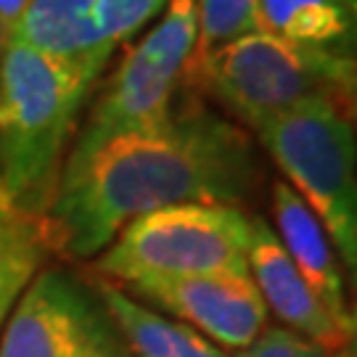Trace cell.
Returning <instances> with one entry per match:
<instances>
[{
	"mask_svg": "<svg viewBox=\"0 0 357 357\" xmlns=\"http://www.w3.org/2000/svg\"><path fill=\"white\" fill-rule=\"evenodd\" d=\"M252 217L233 204H175L135 217L96 259L106 281L249 275Z\"/></svg>",
	"mask_w": 357,
	"mask_h": 357,
	"instance_id": "5b68a950",
	"label": "cell"
},
{
	"mask_svg": "<svg viewBox=\"0 0 357 357\" xmlns=\"http://www.w3.org/2000/svg\"><path fill=\"white\" fill-rule=\"evenodd\" d=\"M355 75L357 61L257 29L185 72L180 85L220 101L246 128L257 130L315 96L347 101Z\"/></svg>",
	"mask_w": 357,
	"mask_h": 357,
	"instance_id": "277c9868",
	"label": "cell"
},
{
	"mask_svg": "<svg viewBox=\"0 0 357 357\" xmlns=\"http://www.w3.org/2000/svg\"><path fill=\"white\" fill-rule=\"evenodd\" d=\"M347 112L352 116V122H355V130H357V75L352 79V88L347 93Z\"/></svg>",
	"mask_w": 357,
	"mask_h": 357,
	"instance_id": "d6986e66",
	"label": "cell"
},
{
	"mask_svg": "<svg viewBox=\"0 0 357 357\" xmlns=\"http://www.w3.org/2000/svg\"><path fill=\"white\" fill-rule=\"evenodd\" d=\"M249 275L259 289L268 312L315 344L342 349L344 328L326 312L318 296L294 268L291 257L286 255L275 230L265 217H252V243H249Z\"/></svg>",
	"mask_w": 357,
	"mask_h": 357,
	"instance_id": "9c48e42d",
	"label": "cell"
},
{
	"mask_svg": "<svg viewBox=\"0 0 357 357\" xmlns=\"http://www.w3.org/2000/svg\"><path fill=\"white\" fill-rule=\"evenodd\" d=\"M259 22L275 38L357 61V13L344 0H259Z\"/></svg>",
	"mask_w": 357,
	"mask_h": 357,
	"instance_id": "4fadbf2b",
	"label": "cell"
},
{
	"mask_svg": "<svg viewBox=\"0 0 357 357\" xmlns=\"http://www.w3.org/2000/svg\"><path fill=\"white\" fill-rule=\"evenodd\" d=\"M339 357H357V307L349 310V320H347V331H344V344L339 349Z\"/></svg>",
	"mask_w": 357,
	"mask_h": 357,
	"instance_id": "ac0fdd59",
	"label": "cell"
},
{
	"mask_svg": "<svg viewBox=\"0 0 357 357\" xmlns=\"http://www.w3.org/2000/svg\"><path fill=\"white\" fill-rule=\"evenodd\" d=\"M196 40V0H167L162 22L125 56L90 112L64 167L128 132L162 125L172 114V96L183 82Z\"/></svg>",
	"mask_w": 357,
	"mask_h": 357,
	"instance_id": "8992f818",
	"label": "cell"
},
{
	"mask_svg": "<svg viewBox=\"0 0 357 357\" xmlns=\"http://www.w3.org/2000/svg\"><path fill=\"white\" fill-rule=\"evenodd\" d=\"M257 29H262L259 0H196V40L185 72L202 66L212 53Z\"/></svg>",
	"mask_w": 357,
	"mask_h": 357,
	"instance_id": "9a60e30c",
	"label": "cell"
},
{
	"mask_svg": "<svg viewBox=\"0 0 357 357\" xmlns=\"http://www.w3.org/2000/svg\"><path fill=\"white\" fill-rule=\"evenodd\" d=\"M3 45H6V43H3V35H0V53H3Z\"/></svg>",
	"mask_w": 357,
	"mask_h": 357,
	"instance_id": "7402d4cb",
	"label": "cell"
},
{
	"mask_svg": "<svg viewBox=\"0 0 357 357\" xmlns=\"http://www.w3.org/2000/svg\"><path fill=\"white\" fill-rule=\"evenodd\" d=\"M26 6H29V0H0V35H3V43L11 38L13 26L19 24Z\"/></svg>",
	"mask_w": 357,
	"mask_h": 357,
	"instance_id": "e0dca14e",
	"label": "cell"
},
{
	"mask_svg": "<svg viewBox=\"0 0 357 357\" xmlns=\"http://www.w3.org/2000/svg\"><path fill=\"white\" fill-rule=\"evenodd\" d=\"M48 252L40 217L13 215L0 220V328L40 273Z\"/></svg>",
	"mask_w": 357,
	"mask_h": 357,
	"instance_id": "5bb4252c",
	"label": "cell"
},
{
	"mask_svg": "<svg viewBox=\"0 0 357 357\" xmlns=\"http://www.w3.org/2000/svg\"><path fill=\"white\" fill-rule=\"evenodd\" d=\"M259 180L249 132L193 101L156 128L119 135L85 162L61 167L40 225L51 252L90 259L135 217L175 204L238 206Z\"/></svg>",
	"mask_w": 357,
	"mask_h": 357,
	"instance_id": "6da1fadb",
	"label": "cell"
},
{
	"mask_svg": "<svg viewBox=\"0 0 357 357\" xmlns=\"http://www.w3.org/2000/svg\"><path fill=\"white\" fill-rule=\"evenodd\" d=\"M8 40L75 66L93 82L116 51L103 38L90 0H29Z\"/></svg>",
	"mask_w": 357,
	"mask_h": 357,
	"instance_id": "8fae6325",
	"label": "cell"
},
{
	"mask_svg": "<svg viewBox=\"0 0 357 357\" xmlns=\"http://www.w3.org/2000/svg\"><path fill=\"white\" fill-rule=\"evenodd\" d=\"M344 3H347V6H349V8H352V11L357 13V0H344Z\"/></svg>",
	"mask_w": 357,
	"mask_h": 357,
	"instance_id": "44dd1931",
	"label": "cell"
},
{
	"mask_svg": "<svg viewBox=\"0 0 357 357\" xmlns=\"http://www.w3.org/2000/svg\"><path fill=\"white\" fill-rule=\"evenodd\" d=\"M255 132L326 228L357 296V130L347 101L315 96Z\"/></svg>",
	"mask_w": 357,
	"mask_h": 357,
	"instance_id": "3957f363",
	"label": "cell"
},
{
	"mask_svg": "<svg viewBox=\"0 0 357 357\" xmlns=\"http://www.w3.org/2000/svg\"><path fill=\"white\" fill-rule=\"evenodd\" d=\"M0 357H130L98 294L64 270H43L0 333Z\"/></svg>",
	"mask_w": 357,
	"mask_h": 357,
	"instance_id": "52a82bcc",
	"label": "cell"
},
{
	"mask_svg": "<svg viewBox=\"0 0 357 357\" xmlns=\"http://www.w3.org/2000/svg\"><path fill=\"white\" fill-rule=\"evenodd\" d=\"M230 357H328V349L299 336L291 328L273 326L259 333L249 347H243Z\"/></svg>",
	"mask_w": 357,
	"mask_h": 357,
	"instance_id": "2e32d148",
	"label": "cell"
},
{
	"mask_svg": "<svg viewBox=\"0 0 357 357\" xmlns=\"http://www.w3.org/2000/svg\"><path fill=\"white\" fill-rule=\"evenodd\" d=\"M79 69L6 40L0 53V183L16 212L51 206L64 143L93 90Z\"/></svg>",
	"mask_w": 357,
	"mask_h": 357,
	"instance_id": "7a4b0ae2",
	"label": "cell"
},
{
	"mask_svg": "<svg viewBox=\"0 0 357 357\" xmlns=\"http://www.w3.org/2000/svg\"><path fill=\"white\" fill-rule=\"evenodd\" d=\"M13 215H19V212H8L6 206H0V220H3V217H13Z\"/></svg>",
	"mask_w": 357,
	"mask_h": 357,
	"instance_id": "ffe728a7",
	"label": "cell"
},
{
	"mask_svg": "<svg viewBox=\"0 0 357 357\" xmlns=\"http://www.w3.org/2000/svg\"><path fill=\"white\" fill-rule=\"evenodd\" d=\"M135 299L175 315L212 344L243 349L268 328V307L252 275L212 273L188 278H151L128 286Z\"/></svg>",
	"mask_w": 357,
	"mask_h": 357,
	"instance_id": "ba28073f",
	"label": "cell"
},
{
	"mask_svg": "<svg viewBox=\"0 0 357 357\" xmlns=\"http://www.w3.org/2000/svg\"><path fill=\"white\" fill-rule=\"evenodd\" d=\"M270 209L275 220V236L283 243L286 255L291 257L294 268L299 270V275L318 296L320 305L326 307V312L347 331L349 305H347L344 270L326 228L320 225L315 212L305 204V199L283 180L273 183Z\"/></svg>",
	"mask_w": 357,
	"mask_h": 357,
	"instance_id": "30bf717a",
	"label": "cell"
},
{
	"mask_svg": "<svg viewBox=\"0 0 357 357\" xmlns=\"http://www.w3.org/2000/svg\"><path fill=\"white\" fill-rule=\"evenodd\" d=\"M93 291L114 320L130 357H228L196 328L153 312L114 281L98 275L93 281Z\"/></svg>",
	"mask_w": 357,
	"mask_h": 357,
	"instance_id": "7c38bea8",
	"label": "cell"
}]
</instances>
